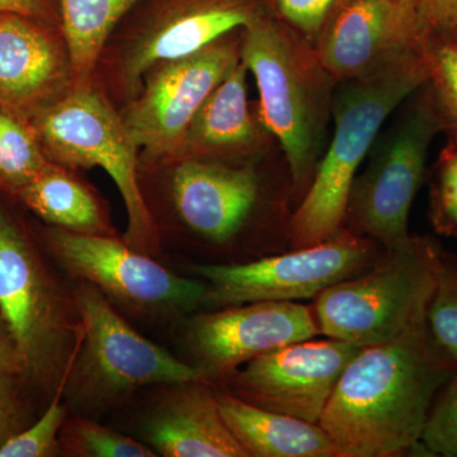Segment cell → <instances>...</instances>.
Instances as JSON below:
<instances>
[{"mask_svg":"<svg viewBox=\"0 0 457 457\" xmlns=\"http://www.w3.org/2000/svg\"><path fill=\"white\" fill-rule=\"evenodd\" d=\"M457 371L433 342L426 318L352 359L319 425L339 457H390L413 449L436 396Z\"/></svg>","mask_w":457,"mask_h":457,"instance_id":"cell-1","label":"cell"},{"mask_svg":"<svg viewBox=\"0 0 457 457\" xmlns=\"http://www.w3.org/2000/svg\"><path fill=\"white\" fill-rule=\"evenodd\" d=\"M240 57L260 93L261 119L284 150L295 194L308 191L323 156L337 83L300 33L255 14Z\"/></svg>","mask_w":457,"mask_h":457,"instance_id":"cell-2","label":"cell"},{"mask_svg":"<svg viewBox=\"0 0 457 457\" xmlns=\"http://www.w3.org/2000/svg\"><path fill=\"white\" fill-rule=\"evenodd\" d=\"M428 78L426 54L378 77L337 84L335 132L291 221L295 249L318 245L343 227L357 170L384 123Z\"/></svg>","mask_w":457,"mask_h":457,"instance_id":"cell-3","label":"cell"},{"mask_svg":"<svg viewBox=\"0 0 457 457\" xmlns=\"http://www.w3.org/2000/svg\"><path fill=\"white\" fill-rule=\"evenodd\" d=\"M438 249L411 237L354 278L315 297L319 330L360 347L389 342L426 318L435 287Z\"/></svg>","mask_w":457,"mask_h":457,"instance_id":"cell-4","label":"cell"},{"mask_svg":"<svg viewBox=\"0 0 457 457\" xmlns=\"http://www.w3.org/2000/svg\"><path fill=\"white\" fill-rule=\"evenodd\" d=\"M31 125L49 162L62 168H102L128 212L126 243L150 254L158 246L152 213L137 180V147L122 116L90 87L73 89L33 117Z\"/></svg>","mask_w":457,"mask_h":457,"instance_id":"cell-5","label":"cell"},{"mask_svg":"<svg viewBox=\"0 0 457 457\" xmlns=\"http://www.w3.org/2000/svg\"><path fill=\"white\" fill-rule=\"evenodd\" d=\"M370 150L352 186L343 228L386 249L411 242L409 213L423 179L429 147L442 122L428 82Z\"/></svg>","mask_w":457,"mask_h":457,"instance_id":"cell-6","label":"cell"},{"mask_svg":"<svg viewBox=\"0 0 457 457\" xmlns=\"http://www.w3.org/2000/svg\"><path fill=\"white\" fill-rule=\"evenodd\" d=\"M376 261L374 240L342 227L323 242L290 253L195 270L206 282V303L236 306L315 299L330 286L365 272Z\"/></svg>","mask_w":457,"mask_h":457,"instance_id":"cell-7","label":"cell"},{"mask_svg":"<svg viewBox=\"0 0 457 457\" xmlns=\"http://www.w3.org/2000/svg\"><path fill=\"white\" fill-rule=\"evenodd\" d=\"M75 305L84 335L77 383L88 395L112 399L149 385L207 381L195 366L129 326L96 286L83 281L75 291Z\"/></svg>","mask_w":457,"mask_h":457,"instance_id":"cell-8","label":"cell"},{"mask_svg":"<svg viewBox=\"0 0 457 457\" xmlns=\"http://www.w3.org/2000/svg\"><path fill=\"white\" fill-rule=\"evenodd\" d=\"M240 47L242 40L224 37L194 55L147 71L122 119L149 161H179L192 120L240 59Z\"/></svg>","mask_w":457,"mask_h":457,"instance_id":"cell-9","label":"cell"},{"mask_svg":"<svg viewBox=\"0 0 457 457\" xmlns=\"http://www.w3.org/2000/svg\"><path fill=\"white\" fill-rule=\"evenodd\" d=\"M414 0H338L314 44L337 84L386 73L427 54Z\"/></svg>","mask_w":457,"mask_h":457,"instance_id":"cell-10","label":"cell"},{"mask_svg":"<svg viewBox=\"0 0 457 457\" xmlns=\"http://www.w3.org/2000/svg\"><path fill=\"white\" fill-rule=\"evenodd\" d=\"M46 242L71 275L129 305L188 312L206 303V282L179 278L146 253L110 236L54 228Z\"/></svg>","mask_w":457,"mask_h":457,"instance_id":"cell-11","label":"cell"},{"mask_svg":"<svg viewBox=\"0 0 457 457\" xmlns=\"http://www.w3.org/2000/svg\"><path fill=\"white\" fill-rule=\"evenodd\" d=\"M360 345L306 339L262 354L225 376L227 392L255 407L319 423Z\"/></svg>","mask_w":457,"mask_h":457,"instance_id":"cell-12","label":"cell"},{"mask_svg":"<svg viewBox=\"0 0 457 457\" xmlns=\"http://www.w3.org/2000/svg\"><path fill=\"white\" fill-rule=\"evenodd\" d=\"M320 333L311 306L261 302L197 315L188 329L195 368L207 381L224 378L262 354Z\"/></svg>","mask_w":457,"mask_h":457,"instance_id":"cell-13","label":"cell"},{"mask_svg":"<svg viewBox=\"0 0 457 457\" xmlns=\"http://www.w3.org/2000/svg\"><path fill=\"white\" fill-rule=\"evenodd\" d=\"M0 318L27 374L42 375L55 363L64 323L55 295L26 237L0 209Z\"/></svg>","mask_w":457,"mask_h":457,"instance_id":"cell-14","label":"cell"},{"mask_svg":"<svg viewBox=\"0 0 457 457\" xmlns=\"http://www.w3.org/2000/svg\"><path fill=\"white\" fill-rule=\"evenodd\" d=\"M75 84L62 29L17 14L0 18V107L31 121Z\"/></svg>","mask_w":457,"mask_h":457,"instance_id":"cell-15","label":"cell"},{"mask_svg":"<svg viewBox=\"0 0 457 457\" xmlns=\"http://www.w3.org/2000/svg\"><path fill=\"white\" fill-rule=\"evenodd\" d=\"M255 14L239 0H192L167 9L126 44L120 62L123 88L134 98L147 71L206 49L245 29Z\"/></svg>","mask_w":457,"mask_h":457,"instance_id":"cell-16","label":"cell"},{"mask_svg":"<svg viewBox=\"0 0 457 457\" xmlns=\"http://www.w3.org/2000/svg\"><path fill=\"white\" fill-rule=\"evenodd\" d=\"M171 191L180 219L192 230L224 243L236 236L253 210L258 179L251 165L185 159L174 168Z\"/></svg>","mask_w":457,"mask_h":457,"instance_id":"cell-17","label":"cell"},{"mask_svg":"<svg viewBox=\"0 0 457 457\" xmlns=\"http://www.w3.org/2000/svg\"><path fill=\"white\" fill-rule=\"evenodd\" d=\"M145 426L146 440L165 457H248L220 411L207 381L177 385Z\"/></svg>","mask_w":457,"mask_h":457,"instance_id":"cell-18","label":"cell"},{"mask_svg":"<svg viewBox=\"0 0 457 457\" xmlns=\"http://www.w3.org/2000/svg\"><path fill=\"white\" fill-rule=\"evenodd\" d=\"M248 73L240 57L207 96L186 132L179 162L242 156L257 149L261 137L249 110Z\"/></svg>","mask_w":457,"mask_h":457,"instance_id":"cell-19","label":"cell"},{"mask_svg":"<svg viewBox=\"0 0 457 457\" xmlns=\"http://www.w3.org/2000/svg\"><path fill=\"white\" fill-rule=\"evenodd\" d=\"M225 423L248 457H339L319 423L255 407L215 390Z\"/></svg>","mask_w":457,"mask_h":457,"instance_id":"cell-20","label":"cell"},{"mask_svg":"<svg viewBox=\"0 0 457 457\" xmlns=\"http://www.w3.org/2000/svg\"><path fill=\"white\" fill-rule=\"evenodd\" d=\"M17 196L55 228L73 233L110 234L97 200L60 165L50 162Z\"/></svg>","mask_w":457,"mask_h":457,"instance_id":"cell-21","label":"cell"},{"mask_svg":"<svg viewBox=\"0 0 457 457\" xmlns=\"http://www.w3.org/2000/svg\"><path fill=\"white\" fill-rule=\"evenodd\" d=\"M140 0H59L64 36L75 79L89 83L108 37L120 20Z\"/></svg>","mask_w":457,"mask_h":457,"instance_id":"cell-22","label":"cell"},{"mask_svg":"<svg viewBox=\"0 0 457 457\" xmlns=\"http://www.w3.org/2000/svg\"><path fill=\"white\" fill-rule=\"evenodd\" d=\"M49 163L31 121L0 107V188L17 195Z\"/></svg>","mask_w":457,"mask_h":457,"instance_id":"cell-23","label":"cell"},{"mask_svg":"<svg viewBox=\"0 0 457 457\" xmlns=\"http://www.w3.org/2000/svg\"><path fill=\"white\" fill-rule=\"evenodd\" d=\"M433 342L445 357L457 366V266L441 257L438 251L435 287L426 314Z\"/></svg>","mask_w":457,"mask_h":457,"instance_id":"cell-24","label":"cell"},{"mask_svg":"<svg viewBox=\"0 0 457 457\" xmlns=\"http://www.w3.org/2000/svg\"><path fill=\"white\" fill-rule=\"evenodd\" d=\"M64 445L69 453L83 457H154L145 444L117 433L92 420H78L64 431Z\"/></svg>","mask_w":457,"mask_h":457,"instance_id":"cell-25","label":"cell"},{"mask_svg":"<svg viewBox=\"0 0 457 457\" xmlns=\"http://www.w3.org/2000/svg\"><path fill=\"white\" fill-rule=\"evenodd\" d=\"M428 84L442 122V131L457 141V46L431 42L427 50Z\"/></svg>","mask_w":457,"mask_h":457,"instance_id":"cell-26","label":"cell"},{"mask_svg":"<svg viewBox=\"0 0 457 457\" xmlns=\"http://www.w3.org/2000/svg\"><path fill=\"white\" fill-rule=\"evenodd\" d=\"M431 220L436 231L457 240V141L442 149L431 186Z\"/></svg>","mask_w":457,"mask_h":457,"instance_id":"cell-27","label":"cell"},{"mask_svg":"<svg viewBox=\"0 0 457 457\" xmlns=\"http://www.w3.org/2000/svg\"><path fill=\"white\" fill-rule=\"evenodd\" d=\"M65 405L60 394L37 422L27 429L12 436L0 447V457H47L54 456L59 447L57 435L64 425Z\"/></svg>","mask_w":457,"mask_h":457,"instance_id":"cell-28","label":"cell"},{"mask_svg":"<svg viewBox=\"0 0 457 457\" xmlns=\"http://www.w3.org/2000/svg\"><path fill=\"white\" fill-rule=\"evenodd\" d=\"M420 442L435 455L457 457V371L436 396Z\"/></svg>","mask_w":457,"mask_h":457,"instance_id":"cell-29","label":"cell"},{"mask_svg":"<svg viewBox=\"0 0 457 457\" xmlns=\"http://www.w3.org/2000/svg\"><path fill=\"white\" fill-rule=\"evenodd\" d=\"M281 16L312 46L338 0H276Z\"/></svg>","mask_w":457,"mask_h":457,"instance_id":"cell-30","label":"cell"},{"mask_svg":"<svg viewBox=\"0 0 457 457\" xmlns=\"http://www.w3.org/2000/svg\"><path fill=\"white\" fill-rule=\"evenodd\" d=\"M427 41L451 42L457 37V0H414Z\"/></svg>","mask_w":457,"mask_h":457,"instance_id":"cell-31","label":"cell"},{"mask_svg":"<svg viewBox=\"0 0 457 457\" xmlns=\"http://www.w3.org/2000/svg\"><path fill=\"white\" fill-rule=\"evenodd\" d=\"M14 378L16 375L0 374V447L22 431L23 411Z\"/></svg>","mask_w":457,"mask_h":457,"instance_id":"cell-32","label":"cell"},{"mask_svg":"<svg viewBox=\"0 0 457 457\" xmlns=\"http://www.w3.org/2000/svg\"><path fill=\"white\" fill-rule=\"evenodd\" d=\"M17 14L60 29L59 0H0V18Z\"/></svg>","mask_w":457,"mask_h":457,"instance_id":"cell-33","label":"cell"},{"mask_svg":"<svg viewBox=\"0 0 457 457\" xmlns=\"http://www.w3.org/2000/svg\"><path fill=\"white\" fill-rule=\"evenodd\" d=\"M25 372L22 359L7 326L0 318V374L20 375Z\"/></svg>","mask_w":457,"mask_h":457,"instance_id":"cell-34","label":"cell"},{"mask_svg":"<svg viewBox=\"0 0 457 457\" xmlns=\"http://www.w3.org/2000/svg\"><path fill=\"white\" fill-rule=\"evenodd\" d=\"M451 44H455V45H456V46H457V37L455 38V40L451 41Z\"/></svg>","mask_w":457,"mask_h":457,"instance_id":"cell-35","label":"cell"}]
</instances>
